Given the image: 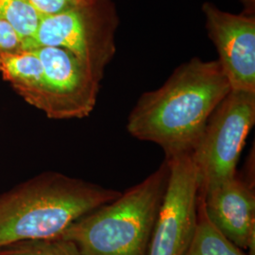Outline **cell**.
<instances>
[{
    "label": "cell",
    "mask_w": 255,
    "mask_h": 255,
    "mask_svg": "<svg viewBox=\"0 0 255 255\" xmlns=\"http://www.w3.org/2000/svg\"><path fill=\"white\" fill-rule=\"evenodd\" d=\"M230 91L218 60L194 57L161 87L138 99L128 118V132L160 146L165 159L192 154L211 115Z\"/></svg>",
    "instance_id": "1"
},
{
    "label": "cell",
    "mask_w": 255,
    "mask_h": 255,
    "mask_svg": "<svg viewBox=\"0 0 255 255\" xmlns=\"http://www.w3.org/2000/svg\"><path fill=\"white\" fill-rule=\"evenodd\" d=\"M119 194L59 172L39 174L0 194V249L61 237L76 220Z\"/></svg>",
    "instance_id": "2"
},
{
    "label": "cell",
    "mask_w": 255,
    "mask_h": 255,
    "mask_svg": "<svg viewBox=\"0 0 255 255\" xmlns=\"http://www.w3.org/2000/svg\"><path fill=\"white\" fill-rule=\"evenodd\" d=\"M168 178L164 159L142 182L76 220L61 237L82 255H148Z\"/></svg>",
    "instance_id": "3"
},
{
    "label": "cell",
    "mask_w": 255,
    "mask_h": 255,
    "mask_svg": "<svg viewBox=\"0 0 255 255\" xmlns=\"http://www.w3.org/2000/svg\"><path fill=\"white\" fill-rule=\"evenodd\" d=\"M119 24L113 0H93L64 12L44 16L33 47L57 46L68 50L101 82L117 52Z\"/></svg>",
    "instance_id": "4"
},
{
    "label": "cell",
    "mask_w": 255,
    "mask_h": 255,
    "mask_svg": "<svg viewBox=\"0 0 255 255\" xmlns=\"http://www.w3.org/2000/svg\"><path fill=\"white\" fill-rule=\"evenodd\" d=\"M255 124V93L231 90L211 115L192 153L202 196L234 178L247 137Z\"/></svg>",
    "instance_id": "5"
},
{
    "label": "cell",
    "mask_w": 255,
    "mask_h": 255,
    "mask_svg": "<svg viewBox=\"0 0 255 255\" xmlns=\"http://www.w3.org/2000/svg\"><path fill=\"white\" fill-rule=\"evenodd\" d=\"M166 160L169 178L155 222L148 255H184L198 225L201 182L192 154Z\"/></svg>",
    "instance_id": "6"
},
{
    "label": "cell",
    "mask_w": 255,
    "mask_h": 255,
    "mask_svg": "<svg viewBox=\"0 0 255 255\" xmlns=\"http://www.w3.org/2000/svg\"><path fill=\"white\" fill-rule=\"evenodd\" d=\"M33 48L44 71L39 110L56 120L88 117L97 104L101 82L68 50L57 46Z\"/></svg>",
    "instance_id": "7"
},
{
    "label": "cell",
    "mask_w": 255,
    "mask_h": 255,
    "mask_svg": "<svg viewBox=\"0 0 255 255\" xmlns=\"http://www.w3.org/2000/svg\"><path fill=\"white\" fill-rule=\"evenodd\" d=\"M202 12L231 90L255 93V16L224 11L210 2L203 3Z\"/></svg>",
    "instance_id": "8"
},
{
    "label": "cell",
    "mask_w": 255,
    "mask_h": 255,
    "mask_svg": "<svg viewBox=\"0 0 255 255\" xmlns=\"http://www.w3.org/2000/svg\"><path fill=\"white\" fill-rule=\"evenodd\" d=\"M205 214L219 232L249 255H255V183L237 173L201 196Z\"/></svg>",
    "instance_id": "9"
},
{
    "label": "cell",
    "mask_w": 255,
    "mask_h": 255,
    "mask_svg": "<svg viewBox=\"0 0 255 255\" xmlns=\"http://www.w3.org/2000/svg\"><path fill=\"white\" fill-rule=\"evenodd\" d=\"M0 74L24 101L39 110L44 71L34 48L17 52H0Z\"/></svg>",
    "instance_id": "10"
},
{
    "label": "cell",
    "mask_w": 255,
    "mask_h": 255,
    "mask_svg": "<svg viewBox=\"0 0 255 255\" xmlns=\"http://www.w3.org/2000/svg\"><path fill=\"white\" fill-rule=\"evenodd\" d=\"M184 255H249L224 237L207 218L200 201L195 236Z\"/></svg>",
    "instance_id": "11"
},
{
    "label": "cell",
    "mask_w": 255,
    "mask_h": 255,
    "mask_svg": "<svg viewBox=\"0 0 255 255\" xmlns=\"http://www.w3.org/2000/svg\"><path fill=\"white\" fill-rule=\"evenodd\" d=\"M0 16L18 32L27 48L33 47L43 16L27 0H0Z\"/></svg>",
    "instance_id": "12"
},
{
    "label": "cell",
    "mask_w": 255,
    "mask_h": 255,
    "mask_svg": "<svg viewBox=\"0 0 255 255\" xmlns=\"http://www.w3.org/2000/svg\"><path fill=\"white\" fill-rule=\"evenodd\" d=\"M0 255H82L69 239L58 237L26 240L0 249Z\"/></svg>",
    "instance_id": "13"
},
{
    "label": "cell",
    "mask_w": 255,
    "mask_h": 255,
    "mask_svg": "<svg viewBox=\"0 0 255 255\" xmlns=\"http://www.w3.org/2000/svg\"><path fill=\"white\" fill-rule=\"evenodd\" d=\"M44 17L73 9L93 0H27Z\"/></svg>",
    "instance_id": "14"
},
{
    "label": "cell",
    "mask_w": 255,
    "mask_h": 255,
    "mask_svg": "<svg viewBox=\"0 0 255 255\" xmlns=\"http://www.w3.org/2000/svg\"><path fill=\"white\" fill-rule=\"evenodd\" d=\"M26 48L18 32L8 21L0 16V52H17Z\"/></svg>",
    "instance_id": "15"
}]
</instances>
